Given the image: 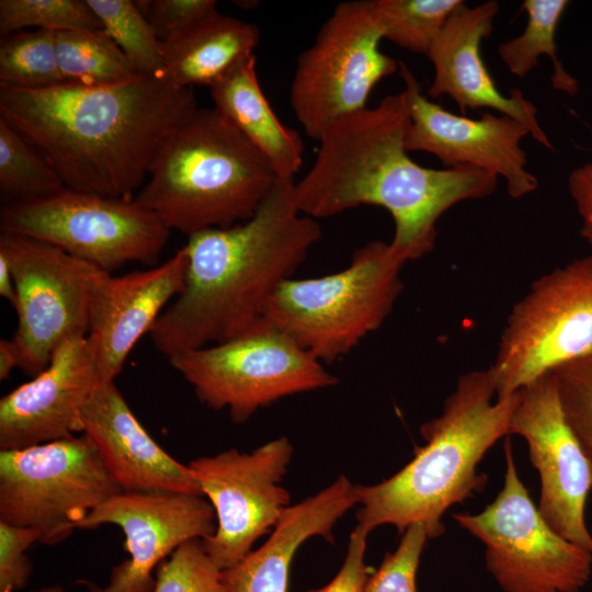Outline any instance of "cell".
Returning a JSON list of instances; mask_svg holds the SVG:
<instances>
[{"label":"cell","instance_id":"20","mask_svg":"<svg viewBox=\"0 0 592 592\" xmlns=\"http://www.w3.org/2000/svg\"><path fill=\"white\" fill-rule=\"evenodd\" d=\"M499 3L490 0L474 8L466 4L447 20L428 56L434 68L428 95L449 96L462 115L468 109H492L523 124L530 135L546 148L553 146L537 121V110L519 89L501 93L489 73L480 46L493 29Z\"/></svg>","mask_w":592,"mask_h":592},{"label":"cell","instance_id":"37","mask_svg":"<svg viewBox=\"0 0 592 592\" xmlns=\"http://www.w3.org/2000/svg\"><path fill=\"white\" fill-rule=\"evenodd\" d=\"M368 534L357 524L350 535L343 565L335 577L328 584L306 592H364L369 577L364 560Z\"/></svg>","mask_w":592,"mask_h":592},{"label":"cell","instance_id":"8","mask_svg":"<svg viewBox=\"0 0 592 592\" xmlns=\"http://www.w3.org/2000/svg\"><path fill=\"white\" fill-rule=\"evenodd\" d=\"M123 492L86 436L0 451V521L31 527L56 544Z\"/></svg>","mask_w":592,"mask_h":592},{"label":"cell","instance_id":"25","mask_svg":"<svg viewBox=\"0 0 592 592\" xmlns=\"http://www.w3.org/2000/svg\"><path fill=\"white\" fill-rule=\"evenodd\" d=\"M568 4L567 0H525L523 8L527 13V23L523 33L502 43L498 54L510 72L519 78L526 77L538 66L540 55L548 56L554 65L551 87L574 95L579 82L558 59L555 42L557 25Z\"/></svg>","mask_w":592,"mask_h":592},{"label":"cell","instance_id":"1","mask_svg":"<svg viewBox=\"0 0 592 592\" xmlns=\"http://www.w3.org/2000/svg\"><path fill=\"white\" fill-rule=\"evenodd\" d=\"M192 88L139 76L112 86H0V118L53 164L65 187L134 200L166 138L196 110Z\"/></svg>","mask_w":592,"mask_h":592},{"label":"cell","instance_id":"27","mask_svg":"<svg viewBox=\"0 0 592 592\" xmlns=\"http://www.w3.org/2000/svg\"><path fill=\"white\" fill-rule=\"evenodd\" d=\"M65 189L48 159L0 118V196L2 205L33 201Z\"/></svg>","mask_w":592,"mask_h":592},{"label":"cell","instance_id":"39","mask_svg":"<svg viewBox=\"0 0 592 592\" xmlns=\"http://www.w3.org/2000/svg\"><path fill=\"white\" fill-rule=\"evenodd\" d=\"M19 367V357L11 339L0 340V379H7Z\"/></svg>","mask_w":592,"mask_h":592},{"label":"cell","instance_id":"19","mask_svg":"<svg viewBox=\"0 0 592 592\" xmlns=\"http://www.w3.org/2000/svg\"><path fill=\"white\" fill-rule=\"evenodd\" d=\"M101 384L87 338L65 342L39 374L0 399V449L80 432V413Z\"/></svg>","mask_w":592,"mask_h":592},{"label":"cell","instance_id":"35","mask_svg":"<svg viewBox=\"0 0 592 592\" xmlns=\"http://www.w3.org/2000/svg\"><path fill=\"white\" fill-rule=\"evenodd\" d=\"M135 3L161 43L217 11L214 0H137Z\"/></svg>","mask_w":592,"mask_h":592},{"label":"cell","instance_id":"7","mask_svg":"<svg viewBox=\"0 0 592 592\" xmlns=\"http://www.w3.org/2000/svg\"><path fill=\"white\" fill-rule=\"evenodd\" d=\"M169 362L201 402L227 408L237 423L283 397L338 384L320 361L264 320L237 338L179 353Z\"/></svg>","mask_w":592,"mask_h":592},{"label":"cell","instance_id":"3","mask_svg":"<svg viewBox=\"0 0 592 592\" xmlns=\"http://www.w3.org/2000/svg\"><path fill=\"white\" fill-rule=\"evenodd\" d=\"M278 179L249 219L189 236L184 287L149 334L168 358L237 338L260 323L270 299L305 261L321 228Z\"/></svg>","mask_w":592,"mask_h":592},{"label":"cell","instance_id":"31","mask_svg":"<svg viewBox=\"0 0 592 592\" xmlns=\"http://www.w3.org/2000/svg\"><path fill=\"white\" fill-rule=\"evenodd\" d=\"M27 27L54 32L103 30L87 0H1V36Z\"/></svg>","mask_w":592,"mask_h":592},{"label":"cell","instance_id":"2","mask_svg":"<svg viewBox=\"0 0 592 592\" xmlns=\"http://www.w3.org/2000/svg\"><path fill=\"white\" fill-rule=\"evenodd\" d=\"M409 122L399 92L330 125L314 164L295 182L300 213L315 219L379 206L394 219L389 243L406 262L430 253L441 216L459 202L491 195L498 177L473 167H421L406 149Z\"/></svg>","mask_w":592,"mask_h":592},{"label":"cell","instance_id":"26","mask_svg":"<svg viewBox=\"0 0 592 592\" xmlns=\"http://www.w3.org/2000/svg\"><path fill=\"white\" fill-rule=\"evenodd\" d=\"M56 52L66 83L103 87L140 76L104 30L56 32Z\"/></svg>","mask_w":592,"mask_h":592},{"label":"cell","instance_id":"33","mask_svg":"<svg viewBox=\"0 0 592 592\" xmlns=\"http://www.w3.org/2000/svg\"><path fill=\"white\" fill-rule=\"evenodd\" d=\"M565 418L592 471V352L551 371Z\"/></svg>","mask_w":592,"mask_h":592},{"label":"cell","instance_id":"11","mask_svg":"<svg viewBox=\"0 0 592 592\" xmlns=\"http://www.w3.org/2000/svg\"><path fill=\"white\" fill-rule=\"evenodd\" d=\"M383 38L373 0L340 2L298 56L289 102L309 138L319 141L334 122L366 109L375 86L399 69L379 50Z\"/></svg>","mask_w":592,"mask_h":592},{"label":"cell","instance_id":"14","mask_svg":"<svg viewBox=\"0 0 592 592\" xmlns=\"http://www.w3.org/2000/svg\"><path fill=\"white\" fill-rule=\"evenodd\" d=\"M292 456L293 446L282 436L251 453L230 448L189 464L215 511L216 530L202 540L223 571L242 560L288 508L289 493L280 482Z\"/></svg>","mask_w":592,"mask_h":592},{"label":"cell","instance_id":"5","mask_svg":"<svg viewBox=\"0 0 592 592\" xmlns=\"http://www.w3.org/2000/svg\"><path fill=\"white\" fill-rule=\"evenodd\" d=\"M278 179L217 110L198 107L162 143L134 201L191 236L249 219Z\"/></svg>","mask_w":592,"mask_h":592},{"label":"cell","instance_id":"32","mask_svg":"<svg viewBox=\"0 0 592 592\" xmlns=\"http://www.w3.org/2000/svg\"><path fill=\"white\" fill-rule=\"evenodd\" d=\"M153 592H229L203 540L183 543L157 568Z\"/></svg>","mask_w":592,"mask_h":592},{"label":"cell","instance_id":"36","mask_svg":"<svg viewBox=\"0 0 592 592\" xmlns=\"http://www.w3.org/2000/svg\"><path fill=\"white\" fill-rule=\"evenodd\" d=\"M36 542H41L36 530L0 521V592L26 585L32 571L26 550Z\"/></svg>","mask_w":592,"mask_h":592},{"label":"cell","instance_id":"17","mask_svg":"<svg viewBox=\"0 0 592 592\" xmlns=\"http://www.w3.org/2000/svg\"><path fill=\"white\" fill-rule=\"evenodd\" d=\"M408 107V151L434 155L446 168L473 167L501 177L511 197L537 189L538 180L526 169L521 140L528 129L514 118L483 112L479 118L456 115L429 100L405 62H399Z\"/></svg>","mask_w":592,"mask_h":592},{"label":"cell","instance_id":"15","mask_svg":"<svg viewBox=\"0 0 592 592\" xmlns=\"http://www.w3.org/2000/svg\"><path fill=\"white\" fill-rule=\"evenodd\" d=\"M522 436L540 479L538 512L565 539L592 554L585 503L592 488L590 464L569 426L555 376L548 372L519 390L509 435Z\"/></svg>","mask_w":592,"mask_h":592},{"label":"cell","instance_id":"9","mask_svg":"<svg viewBox=\"0 0 592 592\" xmlns=\"http://www.w3.org/2000/svg\"><path fill=\"white\" fill-rule=\"evenodd\" d=\"M503 451L504 483L493 502L454 521L483 543L486 568L504 592H580L592 554L549 527L520 479L510 439Z\"/></svg>","mask_w":592,"mask_h":592},{"label":"cell","instance_id":"38","mask_svg":"<svg viewBox=\"0 0 592 592\" xmlns=\"http://www.w3.org/2000/svg\"><path fill=\"white\" fill-rule=\"evenodd\" d=\"M568 189L582 218L580 235L592 247V161L570 172Z\"/></svg>","mask_w":592,"mask_h":592},{"label":"cell","instance_id":"34","mask_svg":"<svg viewBox=\"0 0 592 592\" xmlns=\"http://www.w3.org/2000/svg\"><path fill=\"white\" fill-rule=\"evenodd\" d=\"M422 522L410 524L394 553H387L380 566L371 574L364 592H418L415 585L420 558L428 539Z\"/></svg>","mask_w":592,"mask_h":592},{"label":"cell","instance_id":"41","mask_svg":"<svg viewBox=\"0 0 592 592\" xmlns=\"http://www.w3.org/2000/svg\"><path fill=\"white\" fill-rule=\"evenodd\" d=\"M33 592H66V591L61 585L55 584V585L44 587Z\"/></svg>","mask_w":592,"mask_h":592},{"label":"cell","instance_id":"4","mask_svg":"<svg viewBox=\"0 0 592 592\" xmlns=\"http://www.w3.org/2000/svg\"><path fill=\"white\" fill-rule=\"evenodd\" d=\"M496 388L488 373L463 374L444 400L439 417L424 422L425 444L398 473L373 486H356L357 524L366 532L384 524L402 534L422 522L429 538L442 535L443 514L482 491L487 477L477 473L485 454L509 435L519 390L493 401Z\"/></svg>","mask_w":592,"mask_h":592},{"label":"cell","instance_id":"30","mask_svg":"<svg viewBox=\"0 0 592 592\" xmlns=\"http://www.w3.org/2000/svg\"><path fill=\"white\" fill-rule=\"evenodd\" d=\"M103 25V30L123 52L140 76L161 77L162 43L130 0H87Z\"/></svg>","mask_w":592,"mask_h":592},{"label":"cell","instance_id":"21","mask_svg":"<svg viewBox=\"0 0 592 592\" xmlns=\"http://www.w3.org/2000/svg\"><path fill=\"white\" fill-rule=\"evenodd\" d=\"M79 428L123 492L203 496L189 465L175 460L149 435L114 382L96 388L80 413Z\"/></svg>","mask_w":592,"mask_h":592},{"label":"cell","instance_id":"23","mask_svg":"<svg viewBox=\"0 0 592 592\" xmlns=\"http://www.w3.org/2000/svg\"><path fill=\"white\" fill-rule=\"evenodd\" d=\"M209 88L214 109L258 149L280 179H294L303 163L304 144L265 98L254 54L239 60Z\"/></svg>","mask_w":592,"mask_h":592},{"label":"cell","instance_id":"13","mask_svg":"<svg viewBox=\"0 0 592 592\" xmlns=\"http://www.w3.org/2000/svg\"><path fill=\"white\" fill-rule=\"evenodd\" d=\"M0 255L15 283L18 327L11 341L19 368L34 377L61 344L87 337L101 269L47 242L7 231L0 234Z\"/></svg>","mask_w":592,"mask_h":592},{"label":"cell","instance_id":"22","mask_svg":"<svg viewBox=\"0 0 592 592\" xmlns=\"http://www.w3.org/2000/svg\"><path fill=\"white\" fill-rule=\"evenodd\" d=\"M357 503L356 485L340 476L316 496L288 506L260 548L223 571L229 592H287L298 547L312 536L332 543L337 521Z\"/></svg>","mask_w":592,"mask_h":592},{"label":"cell","instance_id":"16","mask_svg":"<svg viewBox=\"0 0 592 592\" xmlns=\"http://www.w3.org/2000/svg\"><path fill=\"white\" fill-rule=\"evenodd\" d=\"M119 526L129 558L115 566L109 583L87 580L88 592H153L155 568L183 543L214 534L216 515L203 496L180 492H119L92 512L78 528Z\"/></svg>","mask_w":592,"mask_h":592},{"label":"cell","instance_id":"18","mask_svg":"<svg viewBox=\"0 0 592 592\" xmlns=\"http://www.w3.org/2000/svg\"><path fill=\"white\" fill-rule=\"evenodd\" d=\"M187 264L183 246L167 261L147 270L124 275L98 272L86 338L102 383L114 382L139 339L150 332L168 303L181 293Z\"/></svg>","mask_w":592,"mask_h":592},{"label":"cell","instance_id":"12","mask_svg":"<svg viewBox=\"0 0 592 592\" xmlns=\"http://www.w3.org/2000/svg\"><path fill=\"white\" fill-rule=\"evenodd\" d=\"M592 352V254L535 280L511 309L488 373L505 398Z\"/></svg>","mask_w":592,"mask_h":592},{"label":"cell","instance_id":"10","mask_svg":"<svg viewBox=\"0 0 592 592\" xmlns=\"http://www.w3.org/2000/svg\"><path fill=\"white\" fill-rule=\"evenodd\" d=\"M0 227L53 244L109 273L133 262L155 266L171 232L134 200L67 187L2 205Z\"/></svg>","mask_w":592,"mask_h":592},{"label":"cell","instance_id":"28","mask_svg":"<svg viewBox=\"0 0 592 592\" xmlns=\"http://www.w3.org/2000/svg\"><path fill=\"white\" fill-rule=\"evenodd\" d=\"M66 83L60 72L56 32L20 31L1 37L0 86L38 90Z\"/></svg>","mask_w":592,"mask_h":592},{"label":"cell","instance_id":"40","mask_svg":"<svg viewBox=\"0 0 592 592\" xmlns=\"http://www.w3.org/2000/svg\"><path fill=\"white\" fill-rule=\"evenodd\" d=\"M0 295L7 299L12 307L15 304V283L11 267L4 257L0 255Z\"/></svg>","mask_w":592,"mask_h":592},{"label":"cell","instance_id":"24","mask_svg":"<svg viewBox=\"0 0 592 592\" xmlns=\"http://www.w3.org/2000/svg\"><path fill=\"white\" fill-rule=\"evenodd\" d=\"M260 30L253 23L216 11L162 43V78L177 87H210L239 60L253 55Z\"/></svg>","mask_w":592,"mask_h":592},{"label":"cell","instance_id":"6","mask_svg":"<svg viewBox=\"0 0 592 592\" xmlns=\"http://www.w3.org/2000/svg\"><path fill=\"white\" fill-rule=\"evenodd\" d=\"M406 263L389 242L369 241L337 273L284 281L263 320L318 361L334 362L391 314L403 288L400 272Z\"/></svg>","mask_w":592,"mask_h":592},{"label":"cell","instance_id":"29","mask_svg":"<svg viewBox=\"0 0 592 592\" xmlns=\"http://www.w3.org/2000/svg\"><path fill=\"white\" fill-rule=\"evenodd\" d=\"M462 0H373L384 38L420 54L429 53Z\"/></svg>","mask_w":592,"mask_h":592}]
</instances>
